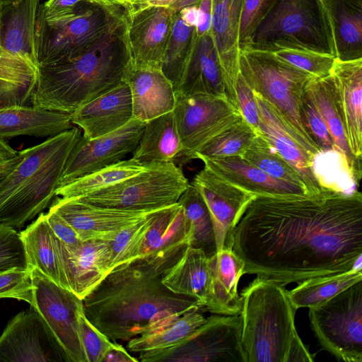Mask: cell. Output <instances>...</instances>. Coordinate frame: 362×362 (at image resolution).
Wrapping results in <instances>:
<instances>
[{"label":"cell","mask_w":362,"mask_h":362,"mask_svg":"<svg viewBox=\"0 0 362 362\" xmlns=\"http://www.w3.org/2000/svg\"><path fill=\"white\" fill-rule=\"evenodd\" d=\"M187 245L112 270L83 298L86 317L110 341H127L164 327L188 311L202 309L194 298L175 293L162 282L163 274Z\"/></svg>","instance_id":"2"},{"label":"cell","mask_w":362,"mask_h":362,"mask_svg":"<svg viewBox=\"0 0 362 362\" xmlns=\"http://www.w3.org/2000/svg\"><path fill=\"white\" fill-rule=\"evenodd\" d=\"M196 39V28L186 23L178 12L163 56L161 71L172 83L175 92L181 81Z\"/></svg>","instance_id":"40"},{"label":"cell","mask_w":362,"mask_h":362,"mask_svg":"<svg viewBox=\"0 0 362 362\" xmlns=\"http://www.w3.org/2000/svg\"><path fill=\"white\" fill-rule=\"evenodd\" d=\"M40 0L0 4V47L38 69L35 29Z\"/></svg>","instance_id":"28"},{"label":"cell","mask_w":362,"mask_h":362,"mask_svg":"<svg viewBox=\"0 0 362 362\" xmlns=\"http://www.w3.org/2000/svg\"><path fill=\"white\" fill-rule=\"evenodd\" d=\"M255 92V91H254ZM259 119V134L264 136L302 178L310 195L322 189L313 169V157L301 146L279 111L255 92Z\"/></svg>","instance_id":"20"},{"label":"cell","mask_w":362,"mask_h":362,"mask_svg":"<svg viewBox=\"0 0 362 362\" xmlns=\"http://www.w3.org/2000/svg\"><path fill=\"white\" fill-rule=\"evenodd\" d=\"M191 184L199 191L209 209L217 252L233 250L236 225L257 197L224 180L205 167L194 176Z\"/></svg>","instance_id":"16"},{"label":"cell","mask_w":362,"mask_h":362,"mask_svg":"<svg viewBox=\"0 0 362 362\" xmlns=\"http://www.w3.org/2000/svg\"><path fill=\"white\" fill-rule=\"evenodd\" d=\"M49 209L69 223L81 241L93 240L107 242L112 240L121 230L156 211L103 207L87 204L74 198L58 196L54 199Z\"/></svg>","instance_id":"17"},{"label":"cell","mask_w":362,"mask_h":362,"mask_svg":"<svg viewBox=\"0 0 362 362\" xmlns=\"http://www.w3.org/2000/svg\"><path fill=\"white\" fill-rule=\"evenodd\" d=\"M123 81L131 92L133 119L147 122L173 110L174 87L160 69H136L130 63Z\"/></svg>","instance_id":"25"},{"label":"cell","mask_w":362,"mask_h":362,"mask_svg":"<svg viewBox=\"0 0 362 362\" xmlns=\"http://www.w3.org/2000/svg\"><path fill=\"white\" fill-rule=\"evenodd\" d=\"M330 75L337 93L349 149L361 161L362 59L353 61L335 59Z\"/></svg>","instance_id":"27"},{"label":"cell","mask_w":362,"mask_h":362,"mask_svg":"<svg viewBox=\"0 0 362 362\" xmlns=\"http://www.w3.org/2000/svg\"><path fill=\"white\" fill-rule=\"evenodd\" d=\"M162 282L175 293L194 298L203 310L211 313V257L203 250L187 245L181 256L163 274Z\"/></svg>","instance_id":"23"},{"label":"cell","mask_w":362,"mask_h":362,"mask_svg":"<svg viewBox=\"0 0 362 362\" xmlns=\"http://www.w3.org/2000/svg\"><path fill=\"white\" fill-rule=\"evenodd\" d=\"M138 358L133 357L127 350L117 341H112L107 351L103 362H136Z\"/></svg>","instance_id":"54"},{"label":"cell","mask_w":362,"mask_h":362,"mask_svg":"<svg viewBox=\"0 0 362 362\" xmlns=\"http://www.w3.org/2000/svg\"><path fill=\"white\" fill-rule=\"evenodd\" d=\"M130 64L125 16L85 53L39 66L31 105L71 114L123 81Z\"/></svg>","instance_id":"3"},{"label":"cell","mask_w":362,"mask_h":362,"mask_svg":"<svg viewBox=\"0 0 362 362\" xmlns=\"http://www.w3.org/2000/svg\"><path fill=\"white\" fill-rule=\"evenodd\" d=\"M160 210L121 230L109 242L111 252L110 272L141 257L146 235Z\"/></svg>","instance_id":"43"},{"label":"cell","mask_w":362,"mask_h":362,"mask_svg":"<svg viewBox=\"0 0 362 362\" xmlns=\"http://www.w3.org/2000/svg\"><path fill=\"white\" fill-rule=\"evenodd\" d=\"M18 1L19 0H0V4L13 3Z\"/></svg>","instance_id":"60"},{"label":"cell","mask_w":362,"mask_h":362,"mask_svg":"<svg viewBox=\"0 0 362 362\" xmlns=\"http://www.w3.org/2000/svg\"><path fill=\"white\" fill-rule=\"evenodd\" d=\"M181 0H139L136 3L124 8L127 13L138 11L149 7H165L173 11Z\"/></svg>","instance_id":"55"},{"label":"cell","mask_w":362,"mask_h":362,"mask_svg":"<svg viewBox=\"0 0 362 362\" xmlns=\"http://www.w3.org/2000/svg\"><path fill=\"white\" fill-rule=\"evenodd\" d=\"M45 216L53 233L62 243L69 246H76L82 242L75 230L57 213L49 209Z\"/></svg>","instance_id":"52"},{"label":"cell","mask_w":362,"mask_h":362,"mask_svg":"<svg viewBox=\"0 0 362 362\" xmlns=\"http://www.w3.org/2000/svg\"><path fill=\"white\" fill-rule=\"evenodd\" d=\"M198 5L187 6L178 11L181 18L191 26L197 27L198 21Z\"/></svg>","instance_id":"56"},{"label":"cell","mask_w":362,"mask_h":362,"mask_svg":"<svg viewBox=\"0 0 362 362\" xmlns=\"http://www.w3.org/2000/svg\"><path fill=\"white\" fill-rule=\"evenodd\" d=\"M305 90L326 124L336 150L346 159L349 168L357 182L361 175V161L357 160L349 149L332 76L313 77L308 82Z\"/></svg>","instance_id":"31"},{"label":"cell","mask_w":362,"mask_h":362,"mask_svg":"<svg viewBox=\"0 0 362 362\" xmlns=\"http://www.w3.org/2000/svg\"><path fill=\"white\" fill-rule=\"evenodd\" d=\"M178 203L183 211L188 245L203 250L209 257L215 255L217 250L211 218L199 191L189 183Z\"/></svg>","instance_id":"36"},{"label":"cell","mask_w":362,"mask_h":362,"mask_svg":"<svg viewBox=\"0 0 362 362\" xmlns=\"http://www.w3.org/2000/svg\"><path fill=\"white\" fill-rule=\"evenodd\" d=\"M202 309L188 311L169 323L155 330L138 335L127 341L128 350L139 354V361L169 349L187 339L203 325L206 317Z\"/></svg>","instance_id":"35"},{"label":"cell","mask_w":362,"mask_h":362,"mask_svg":"<svg viewBox=\"0 0 362 362\" xmlns=\"http://www.w3.org/2000/svg\"><path fill=\"white\" fill-rule=\"evenodd\" d=\"M276 1L245 0L239 26V51L246 47L252 33L266 18Z\"/></svg>","instance_id":"48"},{"label":"cell","mask_w":362,"mask_h":362,"mask_svg":"<svg viewBox=\"0 0 362 362\" xmlns=\"http://www.w3.org/2000/svg\"><path fill=\"white\" fill-rule=\"evenodd\" d=\"M83 136L94 139L127 124L133 116L131 92L122 81L115 88L83 104L70 114Z\"/></svg>","instance_id":"21"},{"label":"cell","mask_w":362,"mask_h":362,"mask_svg":"<svg viewBox=\"0 0 362 362\" xmlns=\"http://www.w3.org/2000/svg\"><path fill=\"white\" fill-rule=\"evenodd\" d=\"M213 276V305L211 313L238 315L241 310L238 285L245 274L244 262L233 250H222L211 257Z\"/></svg>","instance_id":"33"},{"label":"cell","mask_w":362,"mask_h":362,"mask_svg":"<svg viewBox=\"0 0 362 362\" xmlns=\"http://www.w3.org/2000/svg\"><path fill=\"white\" fill-rule=\"evenodd\" d=\"M257 132L243 118L206 143L196 153V159L242 156Z\"/></svg>","instance_id":"42"},{"label":"cell","mask_w":362,"mask_h":362,"mask_svg":"<svg viewBox=\"0 0 362 362\" xmlns=\"http://www.w3.org/2000/svg\"><path fill=\"white\" fill-rule=\"evenodd\" d=\"M142 165L130 158L81 177L60 186L56 195L64 198H78L108 187L141 172Z\"/></svg>","instance_id":"39"},{"label":"cell","mask_w":362,"mask_h":362,"mask_svg":"<svg viewBox=\"0 0 362 362\" xmlns=\"http://www.w3.org/2000/svg\"><path fill=\"white\" fill-rule=\"evenodd\" d=\"M240 296L246 362L313 361L296 331V310L284 285L257 277Z\"/></svg>","instance_id":"4"},{"label":"cell","mask_w":362,"mask_h":362,"mask_svg":"<svg viewBox=\"0 0 362 362\" xmlns=\"http://www.w3.org/2000/svg\"><path fill=\"white\" fill-rule=\"evenodd\" d=\"M81 135L74 127L21 151V160L0 182V223L20 228L49 207Z\"/></svg>","instance_id":"5"},{"label":"cell","mask_w":362,"mask_h":362,"mask_svg":"<svg viewBox=\"0 0 362 362\" xmlns=\"http://www.w3.org/2000/svg\"><path fill=\"white\" fill-rule=\"evenodd\" d=\"M32 269H12L0 274V298H14L33 303Z\"/></svg>","instance_id":"47"},{"label":"cell","mask_w":362,"mask_h":362,"mask_svg":"<svg viewBox=\"0 0 362 362\" xmlns=\"http://www.w3.org/2000/svg\"><path fill=\"white\" fill-rule=\"evenodd\" d=\"M362 280V269L315 276L299 282L288 295L296 310L313 308L329 300L350 286Z\"/></svg>","instance_id":"37"},{"label":"cell","mask_w":362,"mask_h":362,"mask_svg":"<svg viewBox=\"0 0 362 362\" xmlns=\"http://www.w3.org/2000/svg\"><path fill=\"white\" fill-rule=\"evenodd\" d=\"M235 93L238 111L244 120L259 133V119L255 92L240 72L236 81Z\"/></svg>","instance_id":"51"},{"label":"cell","mask_w":362,"mask_h":362,"mask_svg":"<svg viewBox=\"0 0 362 362\" xmlns=\"http://www.w3.org/2000/svg\"><path fill=\"white\" fill-rule=\"evenodd\" d=\"M189 184L174 163H153L115 185L74 199L103 207L153 211L177 204Z\"/></svg>","instance_id":"9"},{"label":"cell","mask_w":362,"mask_h":362,"mask_svg":"<svg viewBox=\"0 0 362 362\" xmlns=\"http://www.w3.org/2000/svg\"><path fill=\"white\" fill-rule=\"evenodd\" d=\"M12 269H32L20 232L0 223V274Z\"/></svg>","instance_id":"45"},{"label":"cell","mask_w":362,"mask_h":362,"mask_svg":"<svg viewBox=\"0 0 362 362\" xmlns=\"http://www.w3.org/2000/svg\"><path fill=\"white\" fill-rule=\"evenodd\" d=\"M37 69L0 47V84L24 104L30 100Z\"/></svg>","instance_id":"44"},{"label":"cell","mask_w":362,"mask_h":362,"mask_svg":"<svg viewBox=\"0 0 362 362\" xmlns=\"http://www.w3.org/2000/svg\"><path fill=\"white\" fill-rule=\"evenodd\" d=\"M273 53L316 78L329 76L336 59L332 55L303 49H281Z\"/></svg>","instance_id":"46"},{"label":"cell","mask_w":362,"mask_h":362,"mask_svg":"<svg viewBox=\"0 0 362 362\" xmlns=\"http://www.w3.org/2000/svg\"><path fill=\"white\" fill-rule=\"evenodd\" d=\"M22 158V154L18 153L11 158L0 160V182L16 166Z\"/></svg>","instance_id":"57"},{"label":"cell","mask_w":362,"mask_h":362,"mask_svg":"<svg viewBox=\"0 0 362 362\" xmlns=\"http://www.w3.org/2000/svg\"><path fill=\"white\" fill-rule=\"evenodd\" d=\"M182 150L175 163L196 159L197 152L214 137L243 119L226 98L206 94H175L173 110Z\"/></svg>","instance_id":"11"},{"label":"cell","mask_w":362,"mask_h":362,"mask_svg":"<svg viewBox=\"0 0 362 362\" xmlns=\"http://www.w3.org/2000/svg\"><path fill=\"white\" fill-rule=\"evenodd\" d=\"M30 268L38 269L57 285L69 290L54 241V234L42 212L20 232Z\"/></svg>","instance_id":"34"},{"label":"cell","mask_w":362,"mask_h":362,"mask_svg":"<svg viewBox=\"0 0 362 362\" xmlns=\"http://www.w3.org/2000/svg\"><path fill=\"white\" fill-rule=\"evenodd\" d=\"M244 274L286 285L351 269L362 259V195L257 197L234 230Z\"/></svg>","instance_id":"1"},{"label":"cell","mask_w":362,"mask_h":362,"mask_svg":"<svg viewBox=\"0 0 362 362\" xmlns=\"http://www.w3.org/2000/svg\"><path fill=\"white\" fill-rule=\"evenodd\" d=\"M0 361L70 362L47 325L32 307L16 315L0 336Z\"/></svg>","instance_id":"15"},{"label":"cell","mask_w":362,"mask_h":362,"mask_svg":"<svg viewBox=\"0 0 362 362\" xmlns=\"http://www.w3.org/2000/svg\"><path fill=\"white\" fill-rule=\"evenodd\" d=\"M181 150L180 139L171 111L146 122L131 158L144 166L153 163H175Z\"/></svg>","instance_id":"32"},{"label":"cell","mask_w":362,"mask_h":362,"mask_svg":"<svg viewBox=\"0 0 362 362\" xmlns=\"http://www.w3.org/2000/svg\"><path fill=\"white\" fill-rule=\"evenodd\" d=\"M202 160L216 175L256 197L310 195L305 187L274 178L240 156Z\"/></svg>","instance_id":"24"},{"label":"cell","mask_w":362,"mask_h":362,"mask_svg":"<svg viewBox=\"0 0 362 362\" xmlns=\"http://www.w3.org/2000/svg\"><path fill=\"white\" fill-rule=\"evenodd\" d=\"M240 314L216 315L177 345L151 355L143 362H246L241 343Z\"/></svg>","instance_id":"12"},{"label":"cell","mask_w":362,"mask_h":362,"mask_svg":"<svg viewBox=\"0 0 362 362\" xmlns=\"http://www.w3.org/2000/svg\"><path fill=\"white\" fill-rule=\"evenodd\" d=\"M84 1L92 3V4H96L98 5H101L106 7H119L117 6L113 0H83Z\"/></svg>","instance_id":"58"},{"label":"cell","mask_w":362,"mask_h":362,"mask_svg":"<svg viewBox=\"0 0 362 362\" xmlns=\"http://www.w3.org/2000/svg\"><path fill=\"white\" fill-rule=\"evenodd\" d=\"M73 127L70 114L26 105L0 107V139L4 140L19 136L50 137Z\"/></svg>","instance_id":"29"},{"label":"cell","mask_w":362,"mask_h":362,"mask_svg":"<svg viewBox=\"0 0 362 362\" xmlns=\"http://www.w3.org/2000/svg\"><path fill=\"white\" fill-rule=\"evenodd\" d=\"M174 14L165 7L124 12L130 63L136 69H160Z\"/></svg>","instance_id":"18"},{"label":"cell","mask_w":362,"mask_h":362,"mask_svg":"<svg viewBox=\"0 0 362 362\" xmlns=\"http://www.w3.org/2000/svg\"><path fill=\"white\" fill-rule=\"evenodd\" d=\"M331 32L334 57L362 59V0H321Z\"/></svg>","instance_id":"30"},{"label":"cell","mask_w":362,"mask_h":362,"mask_svg":"<svg viewBox=\"0 0 362 362\" xmlns=\"http://www.w3.org/2000/svg\"><path fill=\"white\" fill-rule=\"evenodd\" d=\"M198 21L196 35L202 36L211 33L212 25V0H201L198 6Z\"/></svg>","instance_id":"53"},{"label":"cell","mask_w":362,"mask_h":362,"mask_svg":"<svg viewBox=\"0 0 362 362\" xmlns=\"http://www.w3.org/2000/svg\"><path fill=\"white\" fill-rule=\"evenodd\" d=\"M184 243L188 245L183 211L177 202L157 213L146 235L141 257L166 252Z\"/></svg>","instance_id":"38"},{"label":"cell","mask_w":362,"mask_h":362,"mask_svg":"<svg viewBox=\"0 0 362 362\" xmlns=\"http://www.w3.org/2000/svg\"><path fill=\"white\" fill-rule=\"evenodd\" d=\"M242 157L274 178L306 188L298 172L259 133L255 136Z\"/></svg>","instance_id":"41"},{"label":"cell","mask_w":362,"mask_h":362,"mask_svg":"<svg viewBox=\"0 0 362 362\" xmlns=\"http://www.w3.org/2000/svg\"><path fill=\"white\" fill-rule=\"evenodd\" d=\"M123 16V8L86 1L65 16L45 17L37 13L35 49L38 67L81 55Z\"/></svg>","instance_id":"8"},{"label":"cell","mask_w":362,"mask_h":362,"mask_svg":"<svg viewBox=\"0 0 362 362\" xmlns=\"http://www.w3.org/2000/svg\"><path fill=\"white\" fill-rule=\"evenodd\" d=\"M79 332L87 362H103L112 344L104 334L86 317L83 310L79 313Z\"/></svg>","instance_id":"49"},{"label":"cell","mask_w":362,"mask_h":362,"mask_svg":"<svg viewBox=\"0 0 362 362\" xmlns=\"http://www.w3.org/2000/svg\"><path fill=\"white\" fill-rule=\"evenodd\" d=\"M239 72L252 90L279 111L301 146L313 157L321 153L304 121L303 99L313 77L273 52L243 49L239 54Z\"/></svg>","instance_id":"6"},{"label":"cell","mask_w":362,"mask_h":362,"mask_svg":"<svg viewBox=\"0 0 362 362\" xmlns=\"http://www.w3.org/2000/svg\"><path fill=\"white\" fill-rule=\"evenodd\" d=\"M243 49H303L334 57L321 0H276Z\"/></svg>","instance_id":"7"},{"label":"cell","mask_w":362,"mask_h":362,"mask_svg":"<svg viewBox=\"0 0 362 362\" xmlns=\"http://www.w3.org/2000/svg\"><path fill=\"white\" fill-rule=\"evenodd\" d=\"M6 160V159H3V158H0V160Z\"/></svg>","instance_id":"61"},{"label":"cell","mask_w":362,"mask_h":362,"mask_svg":"<svg viewBox=\"0 0 362 362\" xmlns=\"http://www.w3.org/2000/svg\"><path fill=\"white\" fill-rule=\"evenodd\" d=\"M145 124L132 118L109 134L91 139L81 135L67 159L59 187L117 163L132 153L139 144Z\"/></svg>","instance_id":"14"},{"label":"cell","mask_w":362,"mask_h":362,"mask_svg":"<svg viewBox=\"0 0 362 362\" xmlns=\"http://www.w3.org/2000/svg\"><path fill=\"white\" fill-rule=\"evenodd\" d=\"M303 112L310 135L320 150L322 152L336 150L328 129L306 90L303 99Z\"/></svg>","instance_id":"50"},{"label":"cell","mask_w":362,"mask_h":362,"mask_svg":"<svg viewBox=\"0 0 362 362\" xmlns=\"http://www.w3.org/2000/svg\"><path fill=\"white\" fill-rule=\"evenodd\" d=\"M175 94L226 98V80L211 33L197 36ZM227 99V98H226Z\"/></svg>","instance_id":"26"},{"label":"cell","mask_w":362,"mask_h":362,"mask_svg":"<svg viewBox=\"0 0 362 362\" xmlns=\"http://www.w3.org/2000/svg\"><path fill=\"white\" fill-rule=\"evenodd\" d=\"M139 0H113L117 6L126 8L127 7L136 3Z\"/></svg>","instance_id":"59"},{"label":"cell","mask_w":362,"mask_h":362,"mask_svg":"<svg viewBox=\"0 0 362 362\" xmlns=\"http://www.w3.org/2000/svg\"><path fill=\"white\" fill-rule=\"evenodd\" d=\"M54 241L69 290L83 300L110 272L109 242L93 240L69 246L54 234Z\"/></svg>","instance_id":"19"},{"label":"cell","mask_w":362,"mask_h":362,"mask_svg":"<svg viewBox=\"0 0 362 362\" xmlns=\"http://www.w3.org/2000/svg\"><path fill=\"white\" fill-rule=\"evenodd\" d=\"M245 0H212L211 35L226 80V98L237 107L235 86L239 74L238 32Z\"/></svg>","instance_id":"22"},{"label":"cell","mask_w":362,"mask_h":362,"mask_svg":"<svg viewBox=\"0 0 362 362\" xmlns=\"http://www.w3.org/2000/svg\"><path fill=\"white\" fill-rule=\"evenodd\" d=\"M31 278L34 295L30 307L42 317L70 362H87L79 332L83 300L37 268L31 270Z\"/></svg>","instance_id":"13"},{"label":"cell","mask_w":362,"mask_h":362,"mask_svg":"<svg viewBox=\"0 0 362 362\" xmlns=\"http://www.w3.org/2000/svg\"><path fill=\"white\" fill-rule=\"evenodd\" d=\"M309 318L324 350L339 361L362 362V280L310 308Z\"/></svg>","instance_id":"10"}]
</instances>
